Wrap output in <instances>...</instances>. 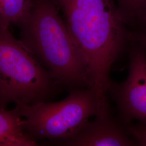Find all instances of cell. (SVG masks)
<instances>
[{
	"mask_svg": "<svg viewBox=\"0 0 146 146\" xmlns=\"http://www.w3.org/2000/svg\"><path fill=\"white\" fill-rule=\"evenodd\" d=\"M55 143L69 146H136L125 125L113 117L110 110L87 121L72 136Z\"/></svg>",
	"mask_w": 146,
	"mask_h": 146,
	"instance_id": "obj_6",
	"label": "cell"
},
{
	"mask_svg": "<svg viewBox=\"0 0 146 146\" xmlns=\"http://www.w3.org/2000/svg\"><path fill=\"white\" fill-rule=\"evenodd\" d=\"M130 38L138 42L146 54V28L136 31H130Z\"/></svg>",
	"mask_w": 146,
	"mask_h": 146,
	"instance_id": "obj_11",
	"label": "cell"
},
{
	"mask_svg": "<svg viewBox=\"0 0 146 146\" xmlns=\"http://www.w3.org/2000/svg\"><path fill=\"white\" fill-rule=\"evenodd\" d=\"M16 108L29 135L35 141L54 142L72 136L100 111L96 95L90 88L72 90L58 102L17 104Z\"/></svg>",
	"mask_w": 146,
	"mask_h": 146,
	"instance_id": "obj_4",
	"label": "cell"
},
{
	"mask_svg": "<svg viewBox=\"0 0 146 146\" xmlns=\"http://www.w3.org/2000/svg\"><path fill=\"white\" fill-rule=\"evenodd\" d=\"M127 49L129 58L127 78L120 83L111 80L108 93L116 105L118 119L124 125L134 121L146 124V54L131 38Z\"/></svg>",
	"mask_w": 146,
	"mask_h": 146,
	"instance_id": "obj_5",
	"label": "cell"
},
{
	"mask_svg": "<svg viewBox=\"0 0 146 146\" xmlns=\"http://www.w3.org/2000/svg\"><path fill=\"white\" fill-rule=\"evenodd\" d=\"M59 86L35 56L0 28V107L15 102L33 104L46 101Z\"/></svg>",
	"mask_w": 146,
	"mask_h": 146,
	"instance_id": "obj_3",
	"label": "cell"
},
{
	"mask_svg": "<svg viewBox=\"0 0 146 146\" xmlns=\"http://www.w3.org/2000/svg\"><path fill=\"white\" fill-rule=\"evenodd\" d=\"M31 0H0V28L9 29L25 15Z\"/></svg>",
	"mask_w": 146,
	"mask_h": 146,
	"instance_id": "obj_9",
	"label": "cell"
},
{
	"mask_svg": "<svg viewBox=\"0 0 146 146\" xmlns=\"http://www.w3.org/2000/svg\"><path fill=\"white\" fill-rule=\"evenodd\" d=\"M119 15L130 31L146 28V0H114Z\"/></svg>",
	"mask_w": 146,
	"mask_h": 146,
	"instance_id": "obj_8",
	"label": "cell"
},
{
	"mask_svg": "<svg viewBox=\"0 0 146 146\" xmlns=\"http://www.w3.org/2000/svg\"><path fill=\"white\" fill-rule=\"evenodd\" d=\"M25 131L17 110H0V146L38 145Z\"/></svg>",
	"mask_w": 146,
	"mask_h": 146,
	"instance_id": "obj_7",
	"label": "cell"
},
{
	"mask_svg": "<svg viewBox=\"0 0 146 146\" xmlns=\"http://www.w3.org/2000/svg\"><path fill=\"white\" fill-rule=\"evenodd\" d=\"M126 131L135 141L136 146H146V124L137 122L125 125Z\"/></svg>",
	"mask_w": 146,
	"mask_h": 146,
	"instance_id": "obj_10",
	"label": "cell"
},
{
	"mask_svg": "<svg viewBox=\"0 0 146 146\" xmlns=\"http://www.w3.org/2000/svg\"><path fill=\"white\" fill-rule=\"evenodd\" d=\"M21 42L42 63L59 86L89 88L84 57L53 0H31L16 25Z\"/></svg>",
	"mask_w": 146,
	"mask_h": 146,
	"instance_id": "obj_2",
	"label": "cell"
},
{
	"mask_svg": "<svg viewBox=\"0 0 146 146\" xmlns=\"http://www.w3.org/2000/svg\"><path fill=\"white\" fill-rule=\"evenodd\" d=\"M86 64L89 88L100 107L107 95L113 64L127 48L130 31L114 0H53Z\"/></svg>",
	"mask_w": 146,
	"mask_h": 146,
	"instance_id": "obj_1",
	"label": "cell"
}]
</instances>
